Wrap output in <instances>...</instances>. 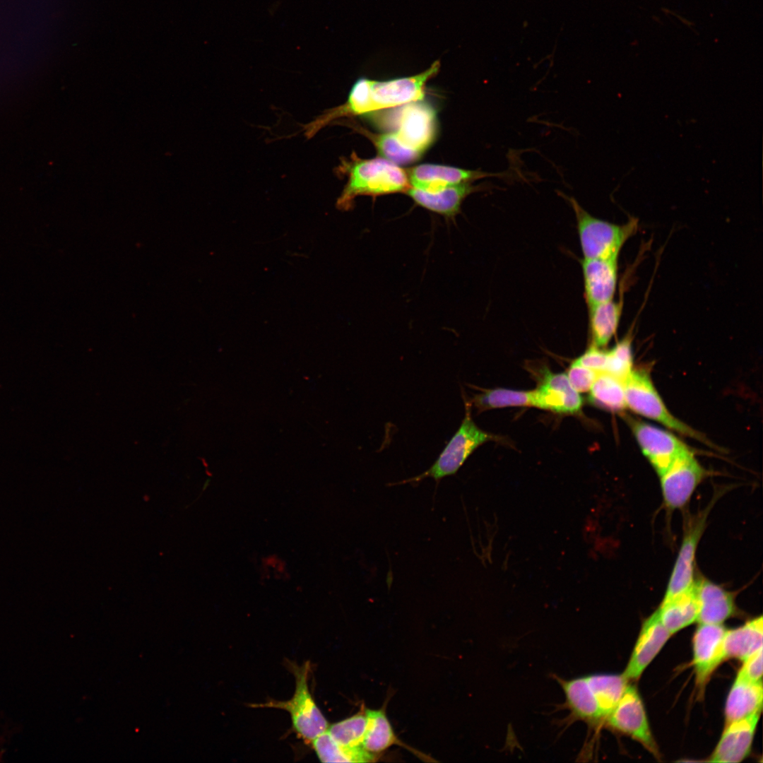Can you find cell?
I'll return each instance as SVG.
<instances>
[{
  "mask_svg": "<svg viewBox=\"0 0 763 763\" xmlns=\"http://www.w3.org/2000/svg\"><path fill=\"white\" fill-rule=\"evenodd\" d=\"M439 68L440 62L437 60L425 71L411 76L383 81L360 78L343 104L326 110L303 125L305 136L312 138L322 128L342 117L398 107L422 100L426 83L439 72Z\"/></svg>",
  "mask_w": 763,
  "mask_h": 763,
  "instance_id": "6da1fadb",
  "label": "cell"
},
{
  "mask_svg": "<svg viewBox=\"0 0 763 763\" xmlns=\"http://www.w3.org/2000/svg\"><path fill=\"white\" fill-rule=\"evenodd\" d=\"M398 107L385 118V125L394 129L391 132L354 129L366 136L384 158L395 164H408L417 160L434 141L436 114L432 107L419 101Z\"/></svg>",
  "mask_w": 763,
  "mask_h": 763,
  "instance_id": "7a4b0ae2",
  "label": "cell"
},
{
  "mask_svg": "<svg viewBox=\"0 0 763 763\" xmlns=\"http://www.w3.org/2000/svg\"><path fill=\"white\" fill-rule=\"evenodd\" d=\"M336 170L348 177L336 201L339 210L350 209L358 196L406 192L410 187L407 173L386 158L362 159L353 153L341 160Z\"/></svg>",
  "mask_w": 763,
  "mask_h": 763,
  "instance_id": "3957f363",
  "label": "cell"
},
{
  "mask_svg": "<svg viewBox=\"0 0 763 763\" xmlns=\"http://www.w3.org/2000/svg\"><path fill=\"white\" fill-rule=\"evenodd\" d=\"M287 663L295 681L292 697L286 701L271 699L265 703L251 704L249 706L287 711L290 716L292 729L300 738L311 743L314 738L326 731L329 725L309 691L310 662L306 661L301 666L290 661Z\"/></svg>",
  "mask_w": 763,
  "mask_h": 763,
  "instance_id": "277c9868",
  "label": "cell"
},
{
  "mask_svg": "<svg viewBox=\"0 0 763 763\" xmlns=\"http://www.w3.org/2000/svg\"><path fill=\"white\" fill-rule=\"evenodd\" d=\"M571 205L584 259H617L626 241L634 233L637 223L631 220L617 225L588 213L574 198L564 196Z\"/></svg>",
  "mask_w": 763,
  "mask_h": 763,
  "instance_id": "5b68a950",
  "label": "cell"
},
{
  "mask_svg": "<svg viewBox=\"0 0 763 763\" xmlns=\"http://www.w3.org/2000/svg\"><path fill=\"white\" fill-rule=\"evenodd\" d=\"M465 416L458 430L449 441L433 464L423 473L391 485L411 484L417 485L430 478L438 483L445 477L455 475L469 456L480 445L493 437L480 429L471 417V404L466 399Z\"/></svg>",
  "mask_w": 763,
  "mask_h": 763,
  "instance_id": "8992f818",
  "label": "cell"
},
{
  "mask_svg": "<svg viewBox=\"0 0 763 763\" xmlns=\"http://www.w3.org/2000/svg\"><path fill=\"white\" fill-rule=\"evenodd\" d=\"M627 408L680 434L711 445L698 431L675 417L667 408L647 372L632 370L624 381Z\"/></svg>",
  "mask_w": 763,
  "mask_h": 763,
  "instance_id": "52a82bcc",
  "label": "cell"
},
{
  "mask_svg": "<svg viewBox=\"0 0 763 763\" xmlns=\"http://www.w3.org/2000/svg\"><path fill=\"white\" fill-rule=\"evenodd\" d=\"M639 447L658 475L689 447L668 431L641 420L627 418Z\"/></svg>",
  "mask_w": 763,
  "mask_h": 763,
  "instance_id": "ba28073f",
  "label": "cell"
},
{
  "mask_svg": "<svg viewBox=\"0 0 763 763\" xmlns=\"http://www.w3.org/2000/svg\"><path fill=\"white\" fill-rule=\"evenodd\" d=\"M605 720L610 728L630 735L653 755L659 756L642 700L634 686H627L622 697Z\"/></svg>",
  "mask_w": 763,
  "mask_h": 763,
  "instance_id": "9c48e42d",
  "label": "cell"
},
{
  "mask_svg": "<svg viewBox=\"0 0 763 763\" xmlns=\"http://www.w3.org/2000/svg\"><path fill=\"white\" fill-rule=\"evenodd\" d=\"M705 471L690 450L660 475L663 500L671 509L682 507L690 499Z\"/></svg>",
  "mask_w": 763,
  "mask_h": 763,
  "instance_id": "30bf717a",
  "label": "cell"
},
{
  "mask_svg": "<svg viewBox=\"0 0 763 763\" xmlns=\"http://www.w3.org/2000/svg\"><path fill=\"white\" fill-rule=\"evenodd\" d=\"M722 624H699L693 637V664L697 687L702 694L715 669L726 660Z\"/></svg>",
  "mask_w": 763,
  "mask_h": 763,
  "instance_id": "8fae6325",
  "label": "cell"
},
{
  "mask_svg": "<svg viewBox=\"0 0 763 763\" xmlns=\"http://www.w3.org/2000/svg\"><path fill=\"white\" fill-rule=\"evenodd\" d=\"M531 406L554 413L576 414L583 400L570 384L566 374L543 372L538 386L531 391Z\"/></svg>",
  "mask_w": 763,
  "mask_h": 763,
  "instance_id": "7c38bea8",
  "label": "cell"
},
{
  "mask_svg": "<svg viewBox=\"0 0 763 763\" xmlns=\"http://www.w3.org/2000/svg\"><path fill=\"white\" fill-rule=\"evenodd\" d=\"M406 173L410 187L427 191H434L486 177L504 178L510 176L506 172H487L433 164L416 165Z\"/></svg>",
  "mask_w": 763,
  "mask_h": 763,
  "instance_id": "4fadbf2b",
  "label": "cell"
},
{
  "mask_svg": "<svg viewBox=\"0 0 763 763\" xmlns=\"http://www.w3.org/2000/svg\"><path fill=\"white\" fill-rule=\"evenodd\" d=\"M761 711L726 724L723 734L708 762L735 763L750 752Z\"/></svg>",
  "mask_w": 763,
  "mask_h": 763,
  "instance_id": "5bb4252c",
  "label": "cell"
},
{
  "mask_svg": "<svg viewBox=\"0 0 763 763\" xmlns=\"http://www.w3.org/2000/svg\"><path fill=\"white\" fill-rule=\"evenodd\" d=\"M672 634L662 624L658 610L644 622L623 675L638 679Z\"/></svg>",
  "mask_w": 763,
  "mask_h": 763,
  "instance_id": "9a60e30c",
  "label": "cell"
},
{
  "mask_svg": "<svg viewBox=\"0 0 763 763\" xmlns=\"http://www.w3.org/2000/svg\"><path fill=\"white\" fill-rule=\"evenodd\" d=\"M584 297L588 307L613 300L617 283V259H584Z\"/></svg>",
  "mask_w": 763,
  "mask_h": 763,
  "instance_id": "2e32d148",
  "label": "cell"
},
{
  "mask_svg": "<svg viewBox=\"0 0 763 763\" xmlns=\"http://www.w3.org/2000/svg\"><path fill=\"white\" fill-rule=\"evenodd\" d=\"M483 184L473 185L471 182L453 185L434 191H427L412 187L406 194L420 206L452 218L460 211L463 200L471 193L487 189Z\"/></svg>",
  "mask_w": 763,
  "mask_h": 763,
  "instance_id": "e0dca14e",
  "label": "cell"
},
{
  "mask_svg": "<svg viewBox=\"0 0 763 763\" xmlns=\"http://www.w3.org/2000/svg\"><path fill=\"white\" fill-rule=\"evenodd\" d=\"M367 727L362 742V747L367 752L380 756L393 745H398L408 750L425 762H434L429 755L415 749L400 740L386 714V704L379 709L367 708Z\"/></svg>",
  "mask_w": 763,
  "mask_h": 763,
  "instance_id": "ac0fdd59",
  "label": "cell"
},
{
  "mask_svg": "<svg viewBox=\"0 0 763 763\" xmlns=\"http://www.w3.org/2000/svg\"><path fill=\"white\" fill-rule=\"evenodd\" d=\"M693 587L699 624H723L733 615L735 603L729 592L707 579L694 582Z\"/></svg>",
  "mask_w": 763,
  "mask_h": 763,
  "instance_id": "d6986e66",
  "label": "cell"
},
{
  "mask_svg": "<svg viewBox=\"0 0 763 763\" xmlns=\"http://www.w3.org/2000/svg\"><path fill=\"white\" fill-rule=\"evenodd\" d=\"M706 518H699L687 531L670 576L663 600L689 589L694 584L695 552Z\"/></svg>",
  "mask_w": 763,
  "mask_h": 763,
  "instance_id": "ffe728a7",
  "label": "cell"
},
{
  "mask_svg": "<svg viewBox=\"0 0 763 763\" xmlns=\"http://www.w3.org/2000/svg\"><path fill=\"white\" fill-rule=\"evenodd\" d=\"M762 682H753L737 675L726 702V724L762 711Z\"/></svg>",
  "mask_w": 763,
  "mask_h": 763,
  "instance_id": "44dd1931",
  "label": "cell"
},
{
  "mask_svg": "<svg viewBox=\"0 0 763 763\" xmlns=\"http://www.w3.org/2000/svg\"><path fill=\"white\" fill-rule=\"evenodd\" d=\"M657 610L662 624L671 634L697 621L698 608L693 585L689 589L663 600Z\"/></svg>",
  "mask_w": 763,
  "mask_h": 763,
  "instance_id": "7402d4cb",
  "label": "cell"
},
{
  "mask_svg": "<svg viewBox=\"0 0 763 763\" xmlns=\"http://www.w3.org/2000/svg\"><path fill=\"white\" fill-rule=\"evenodd\" d=\"M762 616L735 629H727L723 643L726 659L733 658L744 661L762 648Z\"/></svg>",
  "mask_w": 763,
  "mask_h": 763,
  "instance_id": "603a6c76",
  "label": "cell"
},
{
  "mask_svg": "<svg viewBox=\"0 0 763 763\" xmlns=\"http://www.w3.org/2000/svg\"><path fill=\"white\" fill-rule=\"evenodd\" d=\"M566 703L572 715L588 723H597L602 717L586 676L568 680L559 679Z\"/></svg>",
  "mask_w": 763,
  "mask_h": 763,
  "instance_id": "cb8c5ba5",
  "label": "cell"
},
{
  "mask_svg": "<svg viewBox=\"0 0 763 763\" xmlns=\"http://www.w3.org/2000/svg\"><path fill=\"white\" fill-rule=\"evenodd\" d=\"M622 304L613 300L588 309V327L592 345L603 348L615 336L622 314Z\"/></svg>",
  "mask_w": 763,
  "mask_h": 763,
  "instance_id": "d4e9b609",
  "label": "cell"
},
{
  "mask_svg": "<svg viewBox=\"0 0 763 763\" xmlns=\"http://www.w3.org/2000/svg\"><path fill=\"white\" fill-rule=\"evenodd\" d=\"M588 400L595 406L610 412L623 411L627 408L624 382L608 372H598Z\"/></svg>",
  "mask_w": 763,
  "mask_h": 763,
  "instance_id": "484cf974",
  "label": "cell"
},
{
  "mask_svg": "<svg viewBox=\"0 0 763 763\" xmlns=\"http://www.w3.org/2000/svg\"><path fill=\"white\" fill-rule=\"evenodd\" d=\"M586 678L597 702L602 719H605L622 697L628 680L622 674H593Z\"/></svg>",
  "mask_w": 763,
  "mask_h": 763,
  "instance_id": "4316f807",
  "label": "cell"
},
{
  "mask_svg": "<svg viewBox=\"0 0 763 763\" xmlns=\"http://www.w3.org/2000/svg\"><path fill=\"white\" fill-rule=\"evenodd\" d=\"M311 744L322 762H369L380 756L370 754L363 747L353 749L338 743L326 731L314 738Z\"/></svg>",
  "mask_w": 763,
  "mask_h": 763,
  "instance_id": "83f0119b",
  "label": "cell"
},
{
  "mask_svg": "<svg viewBox=\"0 0 763 763\" xmlns=\"http://www.w3.org/2000/svg\"><path fill=\"white\" fill-rule=\"evenodd\" d=\"M367 727V708L363 704L354 715L329 726L327 731L340 745L357 749L362 747Z\"/></svg>",
  "mask_w": 763,
  "mask_h": 763,
  "instance_id": "f1b7e54d",
  "label": "cell"
},
{
  "mask_svg": "<svg viewBox=\"0 0 763 763\" xmlns=\"http://www.w3.org/2000/svg\"><path fill=\"white\" fill-rule=\"evenodd\" d=\"M478 411L509 406H531V391L497 388L483 390L469 401Z\"/></svg>",
  "mask_w": 763,
  "mask_h": 763,
  "instance_id": "f546056e",
  "label": "cell"
},
{
  "mask_svg": "<svg viewBox=\"0 0 763 763\" xmlns=\"http://www.w3.org/2000/svg\"><path fill=\"white\" fill-rule=\"evenodd\" d=\"M632 365V340L627 336L608 351V360L604 372L624 382L633 370Z\"/></svg>",
  "mask_w": 763,
  "mask_h": 763,
  "instance_id": "4dcf8cb0",
  "label": "cell"
},
{
  "mask_svg": "<svg viewBox=\"0 0 763 763\" xmlns=\"http://www.w3.org/2000/svg\"><path fill=\"white\" fill-rule=\"evenodd\" d=\"M597 373V372L572 362L566 374L572 386L579 393L590 391Z\"/></svg>",
  "mask_w": 763,
  "mask_h": 763,
  "instance_id": "1f68e13d",
  "label": "cell"
},
{
  "mask_svg": "<svg viewBox=\"0 0 763 763\" xmlns=\"http://www.w3.org/2000/svg\"><path fill=\"white\" fill-rule=\"evenodd\" d=\"M608 360V351L591 345L589 348L573 362L595 372H604Z\"/></svg>",
  "mask_w": 763,
  "mask_h": 763,
  "instance_id": "d6a6232c",
  "label": "cell"
},
{
  "mask_svg": "<svg viewBox=\"0 0 763 763\" xmlns=\"http://www.w3.org/2000/svg\"><path fill=\"white\" fill-rule=\"evenodd\" d=\"M763 647L743 661L738 675L753 682H762Z\"/></svg>",
  "mask_w": 763,
  "mask_h": 763,
  "instance_id": "836d02e7",
  "label": "cell"
}]
</instances>
